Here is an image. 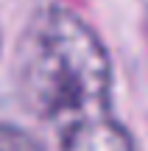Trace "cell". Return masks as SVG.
Here are the masks:
<instances>
[{
  "mask_svg": "<svg viewBox=\"0 0 148 151\" xmlns=\"http://www.w3.org/2000/svg\"><path fill=\"white\" fill-rule=\"evenodd\" d=\"M14 65L20 98L56 137L115 115L109 53L76 11H36L17 42Z\"/></svg>",
  "mask_w": 148,
  "mask_h": 151,
  "instance_id": "6da1fadb",
  "label": "cell"
},
{
  "mask_svg": "<svg viewBox=\"0 0 148 151\" xmlns=\"http://www.w3.org/2000/svg\"><path fill=\"white\" fill-rule=\"evenodd\" d=\"M59 151H134V143L129 129L112 115L106 120L59 137Z\"/></svg>",
  "mask_w": 148,
  "mask_h": 151,
  "instance_id": "7a4b0ae2",
  "label": "cell"
},
{
  "mask_svg": "<svg viewBox=\"0 0 148 151\" xmlns=\"http://www.w3.org/2000/svg\"><path fill=\"white\" fill-rule=\"evenodd\" d=\"M0 151H42V146L22 129L0 123Z\"/></svg>",
  "mask_w": 148,
  "mask_h": 151,
  "instance_id": "3957f363",
  "label": "cell"
}]
</instances>
